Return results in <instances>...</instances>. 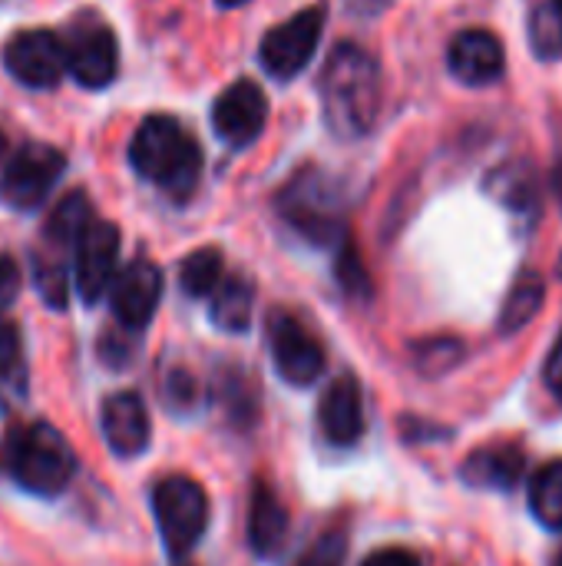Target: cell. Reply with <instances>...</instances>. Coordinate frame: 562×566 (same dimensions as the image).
Returning a JSON list of instances; mask_svg holds the SVG:
<instances>
[{
  "mask_svg": "<svg viewBox=\"0 0 562 566\" xmlns=\"http://www.w3.org/2000/svg\"><path fill=\"white\" fill-rule=\"evenodd\" d=\"M321 113L338 139H361L381 116V66L361 43H338L318 80Z\"/></svg>",
  "mask_w": 562,
  "mask_h": 566,
  "instance_id": "obj_1",
  "label": "cell"
},
{
  "mask_svg": "<svg viewBox=\"0 0 562 566\" xmlns=\"http://www.w3.org/2000/svg\"><path fill=\"white\" fill-rule=\"evenodd\" d=\"M129 163L132 169L159 186L172 199H189L202 179V146L199 139L166 113L146 116L129 143Z\"/></svg>",
  "mask_w": 562,
  "mask_h": 566,
  "instance_id": "obj_2",
  "label": "cell"
},
{
  "mask_svg": "<svg viewBox=\"0 0 562 566\" xmlns=\"http://www.w3.org/2000/svg\"><path fill=\"white\" fill-rule=\"evenodd\" d=\"M0 471L36 497H56L76 474V454L63 431L46 421L13 428L0 444Z\"/></svg>",
  "mask_w": 562,
  "mask_h": 566,
  "instance_id": "obj_3",
  "label": "cell"
},
{
  "mask_svg": "<svg viewBox=\"0 0 562 566\" xmlns=\"http://www.w3.org/2000/svg\"><path fill=\"white\" fill-rule=\"evenodd\" d=\"M93 206H89V196L73 189L66 192L56 209L46 216L43 222V249L36 252V262H33V279H36V289L43 295V302L50 308H63L66 305V262L63 255L73 252L76 239L83 235V229L93 222Z\"/></svg>",
  "mask_w": 562,
  "mask_h": 566,
  "instance_id": "obj_4",
  "label": "cell"
},
{
  "mask_svg": "<svg viewBox=\"0 0 562 566\" xmlns=\"http://www.w3.org/2000/svg\"><path fill=\"white\" fill-rule=\"evenodd\" d=\"M278 216L308 242L315 245H341L348 239L344 219L335 199L331 182L318 169H301L295 172L285 189L275 196Z\"/></svg>",
  "mask_w": 562,
  "mask_h": 566,
  "instance_id": "obj_5",
  "label": "cell"
},
{
  "mask_svg": "<svg viewBox=\"0 0 562 566\" xmlns=\"http://www.w3.org/2000/svg\"><path fill=\"white\" fill-rule=\"evenodd\" d=\"M152 514L169 557H185L209 527V494L185 474H169L152 488Z\"/></svg>",
  "mask_w": 562,
  "mask_h": 566,
  "instance_id": "obj_6",
  "label": "cell"
},
{
  "mask_svg": "<svg viewBox=\"0 0 562 566\" xmlns=\"http://www.w3.org/2000/svg\"><path fill=\"white\" fill-rule=\"evenodd\" d=\"M325 20H328V3H311L305 10L291 13L288 20H282L278 27H272L258 43L262 70L282 83L295 80L301 70H308V63L318 53Z\"/></svg>",
  "mask_w": 562,
  "mask_h": 566,
  "instance_id": "obj_7",
  "label": "cell"
},
{
  "mask_svg": "<svg viewBox=\"0 0 562 566\" xmlns=\"http://www.w3.org/2000/svg\"><path fill=\"white\" fill-rule=\"evenodd\" d=\"M63 40V56H66V70L73 73V80L86 90H103L116 80L119 73V40L113 33V27L93 13L76 17Z\"/></svg>",
  "mask_w": 562,
  "mask_h": 566,
  "instance_id": "obj_8",
  "label": "cell"
},
{
  "mask_svg": "<svg viewBox=\"0 0 562 566\" xmlns=\"http://www.w3.org/2000/svg\"><path fill=\"white\" fill-rule=\"evenodd\" d=\"M66 169V156L50 143H23L3 166L0 176V199L17 209L30 212L46 202L53 186Z\"/></svg>",
  "mask_w": 562,
  "mask_h": 566,
  "instance_id": "obj_9",
  "label": "cell"
},
{
  "mask_svg": "<svg viewBox=\"0 0 562 566\" xmlns=\"http://www.w3.org/2000/svg\"><path fill=\"white\" fill-rule=\"evenodd\" d=\"M268 348L275 371L282 381L295 388H308L325 375V348L321 342L308 332L301 318H295L285 308H275L268 315Z\"/></svg>",
  "mask_w": 562,
  "mask_h": 566,
  "instance_id": "obj_10",
  "label": "cell"
},
{
  "mask_svg": "<svg viewBox=\"0 0 562 566\" xmlns=\"http://www.w3.org/2000/svg\"><path fill=\"white\" fill-rule=\"evenodd\" d=\"M7 73L30 90H53L66 73L63 40L53 30H20L3 43Z\"/></svg>",
  "mask_w": 562,
  "mask_h": 566,
  "instance_id": "obj_11",
  "label": "cell"
},
{
  "mask_svg": "<svg viewBox=\"0 0 562 566\" xmlns=\"http://www.w3.org/2000/svg\"><path fill=\"white\" fill-rule=\"evenodd\" d=\"M265 123H268V96L255 80L242 76L229 83L212 103V129L232 149L252 146L262 136Z\"/></svg>",
  "mask_w": 562,
  "mask_h": 566,
  "instance_id": "obj_12",
  "label": "cell"
},
{
  "mask_svg": "<svg viewBox=\"0 0 562 566\" xmlns=\"http://www.w3.org/2000/svg\"><path fill=\"white\" fill-rule=\"evenodd\" d=\"M119 262V229L116 222L93 219L73 245V285L86 305H96L116 275Z\"/></svg>",
  "mask_w": 562,
  "mask_h": 566,
  "instance_id": "obj_13",
  "label": "cell"
},
{
  "mask_svg": "<svg viewBox=\"0 0 562 566\" xmlns=\"http://www.w3.org/2000/svg\"><path fill=\"white\" fill-rule=\"evenodd\" d=\"M159 302H162V272H159L149 259L129 262V265H126L123 272H116L113 282H109L113 318H116L126 332H142V328L156 318Z\"/></svg>",
  "mask_w": 562,
  "mask_h": 566,
  "instance_id": "obj_14",
  "label": "cell"
},
{
  "mask_svg": "<svg viewBox=\"0 0 562 566\" xmlns=\"http://www.w3.org/2000/svg\"><path fill=\"white\" fill-rule=\"evenodd\" d=\"M447 66L467 86H490V83H497L503 76L507 53H503L500 36L477 27V30H464V33H457L450 40Z\"/></svg>",
  "mask_w": 562,
  "mask_h": 566,
  "instance_id": "obj_15",
  "label": "cell"
},
{
  "mask_svg": "<svg viewBox=\"0 0 562 566\" xmlns=\"http://www.w3.org/2000/svg\"><path fill=\"white\" fill-rule=\"evenodd\" d=\"M318 424L321 434L338 448H351L361 441L368 421H364V395L354 375H341L328 385L318 405Z\"/></svg>",
  "mask_w": 562,
  "mask_h": 566,
  "instance_id": "obj_16",
  "label": "cell"
},
{
  "mask_svg": "<svg viewBox=\"0 0 562 566\" xmlns=\"http://www.w3.org/2000/svg\"><path fill=\"white\" fill-rule=\"evenodd\" d=\"M103 438L113 454L119 458H136L149 448L152 438V421L146 411V401L136 391H119L103 401Z\"/></svg>",
  "mask_w": 562,
  "mask_h": 566,
  "instance_id": "obj_17",
  "label": "cell"
},
{
  "mask_svg": "<svg viewBox=\"0 0 562 566\" xmlns=\"http://www.w3.org/2000/svg\"><path fill=\"white\" fill-rule=\"evenodd\" d=\"M523 468H527V458L520 451V444L513 441H497V444H484L477 448L464 468H460V478L470 484V488H490V491H513L523 478Z\"/></svg>",
  "mask_w": 562,
  "mask_h": 566,
  "instance_id": "obj_18",
  "label": "cell"
},
{
  "mask_svg": "<svg viewBox=\"0 0 562 566\" xmlns=\"http://www.w3.org/2000/svg\"><path fill=\"white\" fill-rule=\"evenodd\" d=\"M288 537V507L272 491V484L258 481L248 501V547L258 557L278 554V547Z\"/></svg>",
  "mask_w": 562,
  "mask_h": 566,
  "instance_id": "obj_19",
  "label": "cell"
},
{
  "mask_svg": "<svg viewBox=\"0 0 562 566\" xmlns=\"http://www.w3.org/2000/svg\"><path fill=\"white\" fill-rule=\"evenodd\" d=\"M209 298H212L209 318L215 328H222L229 335H242L248 328L252 312H255V282L245 272L225 275Z\"/></svg>",
  "mask_w": 562,
  "mask_h": 566,
  "instance_id": "obj_20",
  "label": "cell"
},
{
  "mask_svg": "<svg viewBox=\"0 0 562 566\" xmlns=\"http://www.w3.org/2000/svg\"><path fill=\"white\" fill-rule=\"evenodd\" d=\"M487 192L513 212H530L537 206V172L527 163H507L487 176Z\"/></svg>",
  "mask_w": 562,
  "mask_h": 566,
  "instance_id": "obj_21",
  "label": "cell"
},
{
  "mask_svg": "<svg viewBox=\"0 0 562 566\" xmlns=\"http://www.w3.org/2000/svg\"><path fill=\"white\" fill-rule=\"evenodd\" d=\"M543 298H547V282H543L537 272H523V275L513 282V289H510V295H507V302H503L500 332L510 335V332L530 325V322L537 318V312L543 308Z\"/></svg>",
  "mask_w": 562,
  "mask_h": 566,
  "instance_id": "obj_22",
  "label": "cell"
},
{
  "mask_svg": "<svg viewBox=\"0 0 562 566\" xmlns=\"http://www.w3.org/2000/svg\"><path fill=\"white\" fill-rule=\"evenodd\" d=\"M225 279V259L219 249L205 245V249H195L182 265H179V285L185 295L192 298H209L219 282Z\"/></svg>",
  "mask_w": 562,
  "mask_h": 566,
  "instance_id": "obj_23",
  "label": "cell"
},
{
  "mask_svg": "<svg viewBox=\"0 0 562 566\" xmlns=\"http://www.w3.org/2000/svg\"><path fill=\"white\" fill-rule=\"evenodd\" d=\"M530 511L543 527L562 531V461H550L547 468H540L533 474Z\"/></svg>",
  "mask_w": 562,
  "mask_h": 566,
  "instance_id": "obj_24",
  "label": "cell"
},
{
  "mask_svg": "<svg viewBox=\"0 0 562 566\" xmlns=\"http://www.w3.org/2000/svg\"><path fill=\"white\" fill-rule=\"evenodd\" d=\"M530 43L540 60H556L562 53V20L553 7H540L530 17Z\"/></svg>",
  "mask_w": 562,
  "mask_h": 566,
  "instance_id": "obj_25",
  "label": "cell"
},
{
  "mask_svg": "<svg viewBox=\"0 0 562 566\" xmlns=\"http://www.w3.org/2000/svg\"><path fill=\"white\" fill-rule=\"evenodd\" d=\"M23 381V342L13 322L0 315V385Z\"/></svg>",
  "mask_w": 562,
  "mask_h": 566,
  "instance_id": "obj_26",
  "label": "cell"
},
{
  "mask_svg": "<svg viewBox=\"0 0 562 566\" xmlns=\"http://www.w3.org/2000/svg\"><path fill=\"white\" fill-rule=\"evenodd\" d=\"M344 560H348V534L341 527H331L301 554L298 566H344Z\"/></svg>",
  "mask_w": 562,
  "mask_h": 566,
  "instance_id": "obj_27",
  "label": "cell"
},
{
  "mask_svg": "<svg viewBox=\"0 0 562 566\" xmlns=\"http://www.w3.org/2000/svg\"><path fill=\"white\" fill-rule=\"evenodd\" d=\"M335 272H338V282H341V289H344L348 295H371V279H368V272H364V265H361L358 249H354L348 239H344L341 249H338V265H335Z\"/></svg>",
  "mask_w": 562,
  "mask_h": 566,
  "instance_id": "obj_28",
  "label": "cell"
},
{
  "mask_svg": "<svg viewBox=\"0 0 562 566\" xmlns=\"http://www.w3.org/2000/svg\"><path fill=\"white\" fill-rule=\"evenodd\" d=\"M166 405H169V411H192L195 408V395H199V385H195V378L192 375H185V371H172L169 378H166Z\"/></svg>",
  "mask_w": 562,
  "mask_h": 566,
  "instance_id": "obj_29",
  "label": "cell"
},
{
  "mask_svg": "<svg viewBox=\"0 0 562 566\" xmlns=\"http://www.w3.org/2000/svg\"><path fill=\"white\" fill-rule=\"evenodd\" d=\"M20 285H23L20 265L10 255H0V315H3V308H10L17 302Z\"/></svg>",
  "mask_w": 562,
  "mask_h": 566,
  "instance_id": "obj_30",
  "label": "cell"
},
{
  "mask_svg": "<svg viewBox=\"0 0 562 566\" xmlns=\"http://www.w3.org/2000/svg\"><path fill=\"white\" fill-rule=\"evenodd\" d=\"M543 381L562 401V332L556 345H553V352H550V358H547V365H543Z\"/></svg>",
  "mask_w": 562,
  "mask_h": 566,
  "instance_id": "obj_31",
  "label": "cell"
},
{
  "mask_svg": "<svg viewBox=\"0 0 562 566\" xmlns=\"http://www.w3.org/2000/svg\"><path fill=\"white\" fill-rule=\"evenodd\" d=\"M361 566H421V560H417V554H411L404 547H388V551L371 554Z\"/></svg>",
  "mask_w": 562,
  "mask_h": 566,
  "instance_id": "obj_32",
  "label": "cell"
},
{
  "mask_svg": "<svg viewBox=\"0 0 562 566\" xmlns=\"http://www.w3.org/2000/svg\"><path fill=\"white\" fill-rule=\"evenodd\" d=\"M553 196H556V202L562 206V159L560 166L553 169Z\"/></svg>",
  "mask_w": 562,
  "mask_h": 566,
  "instance_id": "obj_33",
  "label": "cell"
},
{
  "mask_svg": "<svg viewBox=\"0 0 562 566\" xmlns=\"http://www.w3.org/2000/svg\"><path fill=\"white\" fill-rule=\"evenodd\" d=\"M222 10H232V7H242V3H248V0H215Z\"/></svg>",
  "mask_w": 562,
  "mask_h": 566,
  "instance_id": "obj_34",
  "label": "cell"
},
{
  "mask_svg": "<svg viewBox=\"0 0 562 566\" xmlns=\"http://www.w3.org/2000/svg\"><path fill=\"white\" fill-rule=\"evenodd\" d=\"M3 153H7V139H3V129H0V159H3Z\"/></svg>",
  "mask_w": 562,
  "mask_h": 566,
  "instance_id": "obj_35",
  "label": "cell"
},
{
  "mask_svg": "<svg viewBox=\"0 0 562 566\" xmlns=\"http://www.w3.org/2000/svg\"><path fill=\"white\" fill-rule=\"evenodd\" d=\"M553 10H556V17L562 20V0H553Z\"/></svg>",
  "mask_w": 562,
  "mask_h": 566,
  "instance_id": "obj_36",
  "label": "cell"
},
{
  "mask_svg": "<svg viewBox=\"0 0 562 566\" xmlns=\"http://www.w3.org/2000/svg\"><path fill=\"white\" fill-rule=\"evenodd\" d=\"M553 566H562V547H560V554L553 557Z\"/></svg>",
  "mask_w": 562,
  "mask_h": 566,
  "instance_id": "obj_37",
  "label": "cell"
},
{
  "mask_svg": "<svg viewBox=\"0 0 562 566\" xmlns=\"http://www.w3.org/2000/svg\"><path fill=\"white\" fill-rule=\"evenodd\" d=\"M368 3H371V10H374V7H381V3H388V0H368Z\"/></svg>",
  "mask_w": 562,
  "mask_h": 566,
  "instance_id": "obj_38",
  "label": "cell"
}]
</instances>
